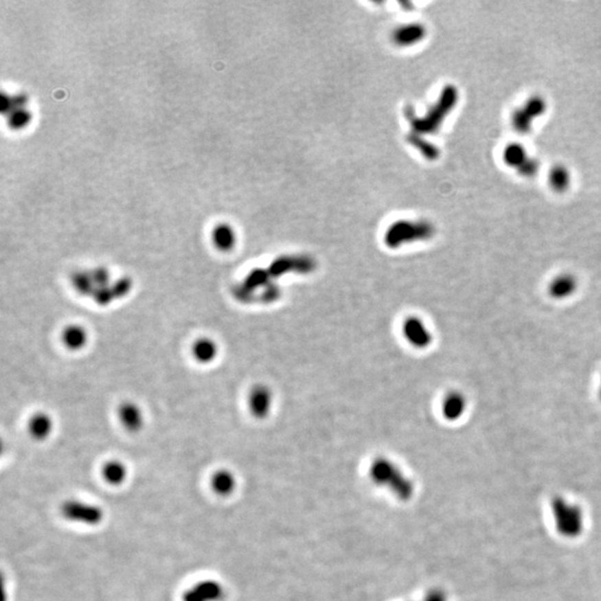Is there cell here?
I'll return each instance as SVG.
<instances>
[{"instance_id": "obj_1", "label": "cell", "mask_w": 601, "mask_h": 601, "mask_svg": "<svg viewBox=\"0 0 601 601\" xmlns=\"http://www.w3.org/2000/svg\"><path fill=\"white\" fill-rule=\"evenodd\" d=\"M459 100L457 89L455 86L448 85L442 89L437 102L428 109L422 117H417L412 107L407 111V118L413 133L419 135H430L437 133L442 126L446 116L455 109Z\"/></svg>"}, {"instance_id": "obj_2", "label": "cell", "mask_w": 601, "mask_h": 601, "mask_svg": "<svg viewBox=\"0 0 601 601\" xmlns=\"http://www.w3.org/2000/svg\"><path fill=\"white\" fill-rule=\"evenodd\" d=\"M369 473L374 484L387 488L402 501L410 500L413 496V482L387 457H376L370 466Z\"/></svg>"}, {"instance_id": "obj_3", "label": "cell", "mask_w": 601, "mask_h": 601, "mask_svg": "<svg viewBox=\"0 0 601 601\" xmlns=\"http://www.w3.org/2000/svg\"><path fill=\"white\" fill-rule=\"evenodd\" d=\"M435 235V227L429 220H396L387 227L385 244L389 249H396L405 244L431 240Z\"/></svg>"}, {"instance_id": "obj_4", "label": "cell", "mask_w": 601, "mask_h": 601, "mask_svg": "<svg viewBox=\"0 0 601 601\" xmlns=\"http://www.w3.org/2000/svg\"><path fill=\"white\" fill-rule=\"evenodd\" d=\"M552 520L558 534L568 539L579 537L585 528L584 511L577 503L563 497L552 501Z\"/></svg>"}, {"instance_id": "obj_5", "label": "cell", "mask_w": 601, "mask_h": 601, "mask_svg": "<svg viewBox=\"0 0 601 601\" xmlns=\"http://www.w3.org/2000/svg\"><path fill=\"white\" fill-rule=\"evenodd\" d=\"M547 103L543 97L534 95L529 97L523 105L520 106L512 113L511 124L517 133L520 135H527L532 128L534 120L545 114Z\"/></svg>"}, {"instance_id": "obj_6", "label": "cell", "mask_w": 601, "mask_h": 601, "mask_svg": "<svg viewBox=\"0 0 601 601\" xmlns=\"http://www.w3.org/2000/svg\"><path fill=\"white\" fill-rule=\"evenodd\" d=\"M62 514L68 521L86 525H97L104 519V511L96 505L78 500H68L62 506Z\"/></svg>"}, {"instance_id": "obj_7", "label": "cell", "mask_w": 601, "mask_h": 601, "mask_svg": "<svg viewBox=\"0 0 601 601\" xmlns=\"http://www.w3.org/2000/svg\"><path fill=\"white\" fill-rule=\"evenodd\" d=\"M317 269V261L311 256L305 254L283 256L275 258L267 269L271 276L280 277L288 273L310 274Z\"/></svg>"}, {"instance_id": "obj_8", "label": "cell", "mask_w": 601, "mask_h": 601, "mask_svg": "<svg viewBox=\"0 0 601 601\" xmlns=\"http://www.w3.org/2000/svg\"><path fill=\"white\" fill-rule=\"evenodd\" d=\"M402 333L405 341L416 349H427L431 345L433 341L432 333L428 326H425L422 319L414 315L405 319L402 324Z\"/></svg>"}, {"instance_id": "obj_9", "label": "cell", "mask_w": 601, "mask_h": 601, "mask_svg": "<svg viewBox=\"0 0 601 601\" xmlns=\"http://www.w3.org/2000/svg\"><path fill=\"white\" fill-rule=\"evenodd\" d=\"M249 410L256 419H265L269 417L273 405V394L270 387L264 385H258L249 391L247 398Z\"/></svg>"}, {"instance_id": "obj_10", "label": "cell", "mask_w": 601, "mask_h": 601, "mask_svg": "<svg viewBox=\"0 0 601 601\" xmlns=\"http://www.w3.org/2000/svg\"><path fill=\"white\" fill-rule=\"evenodd\" d=\"M224 588L217 581L205 580L191 587L183 593V601H220Z\"/></svg>"}, {"instance_id": "obj_11", "label": "cell", "mask_w": 601, "mask_h": 601, "mask_svg": "<svg viewBox=\"0 0 601 601\" xmlns=\"http://www.w3.org/2000/svg\"><path fill=\"white\" fill-rule=\"evenodd\" d=\"M427 36V28L419 23L401 25L391 34V41L398 47H411L421 43Z\"/></svg>"}, {"instance_id": "obj_12", "label": "cell", "mask_w": 601, "mask_h": 601, "mask_svg": "<svg viewBox=\"0 0 601 601\" xmlns=\"http://www.w3.org/2000/svg\"><path fill=\"white\" fill-rule=\"evenodd\" d=\"M118 419L123 428L129 432H137L144 425L143 411L136 403L124 402L118 408Z\"/></svg>"}, {"instance_id": "obj_13", "label": "cell", "mask_w": 601, "mask_h": 601, "mask_svg": "<svg viewBox=\"0 0 601 601\" xmlns=\"http://www.w3.org/2000/svg\"><path fill=\"white\" fill-rule=\"evenodd\" d=\"M466 409V396L457 391H451L443 398L441 412L448 421H457L464 416Z\"/></svg>"}, {"instance_id": "obj_14", "label": "cell", "mask_w": 601, "mask_h": 601, "mask_svg": "<svg viewBox=\"0 0 601 601\" xmlns=\"http://www.w3.org/2000/svg\"><path fill=\"white\" fill-rule=\"evenodd\" d=\"M578 288V281L571 274H561L549 284V294L554 299H566L572 297Z\"/></svg>"}, {"instance_id": "obj_15", "label": "cell", "mask_w": 601, "mask_h": 601, "mask_svg": "<svg viewBox=\"0 0 601 601\" xmlns=\"http://www.w3.org/2000/svg\"><path fill=\"white\" fill-rule=\"evenodd\" d=\"M62 342L71 351H80L89 343V332L78 324H69L62 332Z\"/></svg>"}, {"instance_id": "obj_16", "label": "cell", "mask_w": 601, "mask_h": 601, "mask_svg": "<svg viewBox=\"0 0 601 601\" xmlns=\"http://www.w3.org/2000/svg\"><path fill=\"white\" fill-rule=\"evenodd\" d=\"M194 360L201 364H209L218 354V345L211 337H199L192 345Z\"/></svg>"}, {"instance_id": "obj_17", "label": "cell", "mask_w": 601, "mask_h": 601, "mask_svg": "<svg viewBox=\"0 0 601 601\" xmlns=\"http://www.w3.org/2000/svg\"><path fill=\"white\" fill-rule=\"evenodd\" d=\"M54 422L47 413L38 412L28 421V432L35 440H45L53 432Z\"/></svg>"}, {"instance_id": "obj_18", "label": "cell", "mask_w": 601, "mask_h": 601, "mask_svg": "<svg viewBox=\"0 0 601 601\" xmlns=\"http://www.w3.org/2000/svg\"><path fill=\"white\" fill-rule=\"evenodd\" d=\"M212 242L220 252H229L234 249L236 244V234L231 226L220 224L212 232Z\"/></svg>"}, {"instance_id": "obj_19", "label": "cell", "mask_w": 601, "mask_h": 601, "mask_svg": "<svg viewBox=\"0 0 601 601\" xmlns=\"http://www.w3.org/2000/svg\"><path fill=\"white\" fill-rule=\"evenodd\" d=\"M212 489L220 496H229L234 491L236 479L229 470H218L211 479Z\"/></svg>"}, {"instance_id": "obj_20", "label": "cell", "mask_w": 601, "mask_h": 601, "mask_svg": "<svg viewBox=\"0 0 601 601\" xmlns=\"http://www.w3.org/2000/svg\"><path fill=\"white\" fill-rule=\"evenodd\" d=\"M548 182L550 188L554 192H558V193L566 192L569 188L570 183H571L569 170H568V168H565L563 165H556L549 172Z\"/></svg>"}, {"instance_id": "obj_21", "label": "cell", "mask_w": 601, "mask_h": 601, "mask_svg": "<svg viewBox=\"0 0 601 601\" xmlns=\"http://www.w3.org/2000/svg\"><path fill=\"white\" fill-rule=\"evenodd\" d=\"M102 475L106 482L112 486H120L126 480L127 468L123 462L118 460H112L104 464Z\"/></svg>"}, {"instance_id": "obj_22", "label": "cell", "mask_w": 601, "mask_h": 601, "mask_svg": "<svg viewBox=\"0 0 601 601\" xmlns=\"http://www.w3.org/2000/svg\"><path fill=\"white\" fill-rule=\"evenodd\" d=\"M502 157L509 168L518 170L528 159L529 155L525 146L519 143H510L505 147Z\"/></svg>"}, {"instance_id": "obj_23", "label": "cell", "mask_w": 601, "mask_h": 601, "mask_svg": "<svg viewBox=\"0 0 601 601\" xmlns=\"http://www.w3.org/2000/svg\"><path fill=\"white\" fill-rule=\"evenodd\" d=\"M408 141L409 144L412 145L414 148H417L424 156L425 159L434 161V159H437L439 157L440 152L438 150V147L434 146L430 141H425L422 135H419V134L412 132L409 135Z\"/></svg>"}, {"instance_id": "obj_24", "label": "cell", "mask_w": 601, "mask_h": 601, "mask_svg": "<svg viewBox=\"0 0 601 601\" xmlns=\"http://www.w3.org/2000/svg\"><path fill=\"white\" fill-rule=\"evenodd\" d=\"M71 282H73L75 290H76L78 293L82 294V295H85V294L93 295L95 290H96L94 281L91 279V272L76 273V274H73Z\"/></svg>"}, {"instance_id": "obj_25", "label": "cell", "mask_w": 601, "mask_h": 601, "mask_svg": "<svg viewBox=\"0 0 601 601\" xmlns=\"http://www.w3.org/2000/svg\"><path fill=\"white\" fill-rule=\"evenodd\" d=\"M32 114L26 107L15 109L8 115V126L12 129H21L28 126Z\"/></svg>"}, {"instance_id": "obj_26", "label": "cell", "mask_w": 601, "mask_h": 601, "mask_svg": "<svg viewBox=\"0 0 601 601\" xmlns=\"http://www.w3.org/2000/svg\"><path fill=\"white\" fill-rule=\"evenodd\" d=\"M91 279L94 281L95 286L98 288H109V273L104 267H98L91 272Z\"/></svg>"}, {"instance_id": "obj_27", "label": "cell", "mask_w": 601, "mask_h": 601, "mask_svg": "<svg viewBox=\"0 0 601 601\" xmlns=\"http://www.w3.org/2000/svg\"><path fill=\"white\" fill-rule=\"evenodd\" d=\"M520 175L525 177H532L538 173L539 170V161L534 157L529 156L528 159L518 168Z\"/></svg>"}, {"instance_id": "obj_28", "label": "cell", "mask_w": 601, "mask_h": 601, "mask_svg": "<svg viewBox=\"0 0 601 601\" xmlns=\"http://www.w3.org/2000/svg\"><path fill=\"white\" fill-rule=\"evenodd\" d=\"M115 285H116V286H114V288H112L115 297H124L125 294L128 293V291L132 288V286H131V282L127 279L120 280L117 284Z\"/></svg>"}, {"instance_id": "obj_29", "label": "cell", "mask_w": 601, "mask_h": 601, "mask_svg": "<svg viewBox=\"0 0 601 601\" xmlns=\"http://www.w3.org/2000/svg\"><path fill=\"white\" fill-rule=\"evenodd\" d=\"M422 601H429V600H428V599H427V597H424V598L422 599Z\"/></svg>"}, {"instance_id": "obj_30", "label": "cell", "mask_w": 601, "mask_h": 601, "mask_svg": "<svg viewBox=\"0 0 601 601\" xmlns=\"http://www.w3.org/2000/svg\"><path fill=\"white\" fill-rule=\"evenodd\" d=\"M600 398H601V385H600Z\"/></svg>"}]
</instances>
